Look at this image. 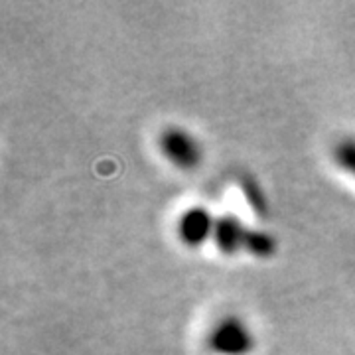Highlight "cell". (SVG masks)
Listing matches in <instances>:
<instances>
[{"label": "cell", "instance_id": "6", "mask_svg": "<svg viewBox=\"0 0 355 355\" xmlns=\"http://www.w3.org/2000/svg\"><path fill=\"white\" fill-rule=\"evenodd\" d=\"M334 160L336 164L342 168L343 172L352 174L355 178V139L354 137H347L342 139L336 148H334Z\"/></svg>", "mask_w": 355, "mask_h": 355}, {"label": "cell", "instance_id": "1", "mask_svg": "<svg viewBox=\"0 0 355 355\" xmlns=\"http://www.w3.org/2000/svg\"><path fill=\"white\" fill-rule=\"evenodd\" d=\"M207 345L216 355H249L254 347V336L237 316H225L207 336Z\"/></svg>", "mask_w": 355, "mask_h": 355}, {"label": "cell", "instance_id": "2", "mask_svg": "<svg viewBox=\"0 0 355 355\" xmlns=\"http://www.w3.org/2000/svg\"><path fill=\"white\" fill-rule=\"evenodd\" d=\"M160 150L172 164L182 170H193L202 164V146L196 137L184 128H166L160 135Z\"/></svg>", "mask_w": 355, "mask_h": 355}, {"label": "cell", "instance_id": "4", "mask_svg": "<svg viewBox=\"0 0 355 355\" xmlns=\"http://www.w3.org/2000/svg\"><path fill=\"white\" fill-rule=\"evenodd\" d=\"M247 229L241 223V219L235 216H221L216 219L214 229V243L223 254H235L245 249V237Z\"/></svg>", "mask_w": 355, "mask_h": 355}, {"label": "cell", "instance_id": "5", "mask_svg": "<svg viewBox=\"0 0 355 355\" xmlns=\"http://www.w3.org/2000/svg\"><path fill=\"white\" fill-rule=\"evenodd\" d=\"M245 251L254 257H261V259H268L277 251V241L270 233L249 227L247 237H245Z\"/></svg>", "mask_w": 355, "mask_h": 355}, {"label": "cell", "instance_id": "7", "mask_svg": "<svg viewBox=\"0 0 355 355\" xmlns=\"http://www.w3.org/2000/svg\"><path fill=\"white\" fill-rule=\"evenodd\" d=\"M239 184H241L243 193H245V198L249 200V203H251V207H253L254 211H257L259 216H266L265 193L261 191L257 180L251 176H243L241 180H239Z\"/></svg>", "mask_w": 355, "mask_h": 355}, {"label": "cell", "instance_id": "3", "mask_svg": "<svg viewBox=\"0 0 355 355\" xmlns=\"http://www.w3.org/2000/svg\"><path fill=\"white\" fill-rule=\"evenodd\" d=\"M214 229H216V217L200 205L184 211L178 221V235L188 247H200L207 239H214Z\"/></svg>", "mask_w": 355, "mask_h": 355}]
</instances>
